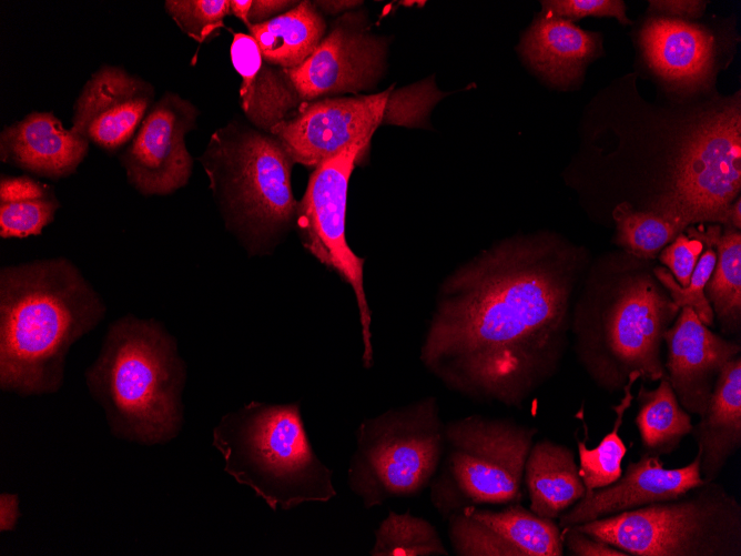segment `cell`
Segmentation results:
<instances>
[{
  "mask_svg": "<svg viewBox=\"0 0 741 556\" xmlns=\"http://www.w3.org/2000/svg\"><path fill=\"white\" fill-rule=\"evenodd\" d=\"M704 243V250L690 276L687 287H681L667 269L656 266L652 272L661 285L668 291L672 302L679 309L691 307L700 321L707 326L713 323V311L706 297L704 287L708 283L717 261V253L712 245L720 235L719 226H710L706 232L698 231Z\"/></svg>",
  "mask_w": 741,
  "mask_h": 556,
  "instance_id": "cell-31",
  "label": "cell"
},
{
  "mask_svg": "<svg viewBox=\"0 0 741 556\" xmlns=\"http://www.w3.org/2000/svg\"><path fill=\"white\" fill-rule=\"evenodd\" d=\"M639 43L649 68L681 90L707 88L714 72L713 37L701 26L669 17L648 19Z\"/></svg>",
  "mask_w": 741,
  "mask_h": 556,
  "instance_id": "cell-18",
  "label": "cell"
},
{
  "mask_svg": "<svg viewBox=\"0 0 741 556\" xmlns=\"http://www.w3.org/2000/svg\"><path fill=\"white\" fill-rule=\"evenodd\" d=\"M368 144H353L324 161L311 174L298 203L296 225L307 251L335 271L354 291L364 351V367L373 366L372 312L364 289V259L348 246L345 232L348 182L355 165L367 153Z\"/></svg>",
  "mask_w": 741,
  "mask_h": 556,
  "instance_id": "cell-11",
  "label": "cell"
},
{
  "mask_svg": "<svg viewBox=\"0 0 741 556\" xmlns=\"http://www.w3.org/2000/svg\"><path fill=\"white\" fill-rule=\"evenodd\" d=\"M598 38L571 20L541 13L525 32L520 52L546 81L568 87L582 75L595 55Z\"/></svg>",
  "mask_w": 741,
  "mask_h": 556,
  "instance_id": "cell-21",
  "label": "cell"
},
{
  "mask_svg": "<svg viewBox=\"0 0 741 556\" xmlns=\"http://www.w3.org/2000/svg\"><path fill=\"white\" fill-rule=\"evenodd\" d=\"M212 444L225 472L273 510L325 503L336 495L333 472L314 453L298 403L251 402L230 412L214 427Z\"/></svg>",
  "mask_w": 741,
  "mask_h": 556,
  "instance_id": "cell-5",
  "label": "cell"
},
{
  "mask_svg": "<svg viewBox=\"0 0 741 556\" xmlns=\"http://www.w3.org/2000/svg\"><path fill=\"white\" fill-rule=\"evenodd\" d=\"M692 434L698 444L701 477L715 481L729 458L741 447V358L721 368L708 406Z\"/></svg>",
  "mask_w": 741,
  "mask_h": 556,
  "instance_id": "cell-22",
  "label": "cell"
},
{
  "mask_svg": "<svg viewBox=\"0 0 741 556\" xmlns=\"http://www.w3.org/2000/svg\"><path fill=\"white\" fill-rule=\"evenodd\" d=\"M348 467V485L365 508L419 494L441 461L445 423L437 398L427 396L364 419Z\"/></svg>",
  "mask_w": 741,
  "mask_h": 556,
  "instance_id": "cell-9",
  "label": "cell"
},
{
  "mask_svg": "<svg viewBox=\"0 0 741 556\" xmlns=\"http://www.w3.org/2000/svg\"><path fill=\"white\" fill-rule=\"evenodd\" d=\"M200 161L226 225L252 251L295 220L294 161L273 134L232 122L211 135Z\"/></svg>",
  "mask_w": 741,
  "mask_h": 556,
  "instance_id": "cell-6",
  "label": "cell"
},
{
  "mask_svg": "<svg viewBox=\"0 0 741 556\" xmlns=\"http://www.w3.org/2000/svg\"><path fill=\"white\" fill-rule=\"evenodd\" d=\"M524 479L530 499L529 509L542 518L559 517L586 492L572 451L549 439L531 446Z\"/></svg>",
  "mask_w": 741,
  "mask_h": 556,
  "instance_id": "cell-23",
  "label": "cell"
},
{
  "mask_svg": "<svg viewBox=\"0 0 741 556\" xmlns=\"http://www.w3.org/2000/svg\"><path fill=\"white\" fill-rule=\"evenodd\" d=\"M387 41L372 32L362 12H346L298 67L285 69L302 104L374 88L382 77Z\"/></svg>",
  "mask_w": 741,
  "mask_h": 556,
  "instance_id": "cell-12",
  "label": "cell"
},
{
  "mask_svg": "<svg viewBox=\"0 0 741 556\" xmlns=\"http://www.w3.org/2000/svg\"><path fill=\"white\" fill-rule=\"evenodd\" d=\"M649 10L667 16L698 18L706 9V1L694 0H672V1H649Z\"/></svg>",
  "mask_w": 741,
  "mask_h": 556,
  "instance_id": "cell-37",
  "label": "cell"
},
{
  "mask_svg": "<svg viewBox=\"0 0 741 556\" xmlns=\"http://www.w3.org/2000/svg\"><path fill=\"white\" fill-rule=\"evenodd\" d=\"M297 3L298 1L254 0L251 2L247 14V28L252 24H258L268 21L274 17L288 11Z\"/></svg>",
  "mask_w": 741,
  "mask_h": 556,
  "instance_id": "cell-36",
  "label": "cell"
},
{
  "mask_svg": "<svg viewBox=\"0 0 741 556\" xmlns=\"http://www.w3.org/2000/svg\"><path fill=\"white\" fill-rule=\"evenodd\" d=\"M583 265L585 252L551 233L483 251L439 287L424 366L469 398L521 406L560 365Z\"/></svg>",
  "mask_w": 741,
  "mask_h": 556,
  "instance_id": "cell-1",
  "label": "cell"
},
{
  "mask_svg": "<svg viewBox=\"0 0 741 556\" xmlns=\"http://www.w3.org/2000/svg\"><path fill=\"white\" fill-rule=\"evenodd\" d=\"M372 556H448L435 526L409 512L390 510L375 530Z\"/></svg>",
  "mask_w": 741,
  "mask_h": 556,
  "instance_id": "cell-29",
  "label": "cell"
},
{
  "mask_svg": "<svg viewBox=\"0 0 741 556\" xmlns=\"http://www.w3.org/2000/svg\"><path fill=\"white\" fill-rule=\"evenodd\" d=\"M152 98L149 83L122 69L103 67L79 95L71 129L103 149L114 150L131 139Z\"/></svg>",
  "mask_w": 741,
  "mask_h": 556,
  "instance_id": "cell-17",
  "label": "cell"
},
{
  "mask_svg": "<svg viewBox=\"0 0 741 556\" xmlns=\"http://www.w3.org/2000/svg\"><path fill=\"white\" fill-rule=\"evenodd\" d=\"M617 243L640 260L653 259L683 230L662 218L619 204L613 210Z\"/></svg>",
  "mask_w": 741,
  "mask_h": 556,
  "instance_id": "cell-30",
  "label": "cell"
},
{
  "mask_svg": "<svg viewBox=\"0 0 741 556\" xmlns=\"http://www.w3.org/2000/svg\"><path fill=\"white\" fill-rule=\"evenodd\" d=\"M573 527L633 556H741V505L715 481Z\"/></svg>",
  "mask_w": 741,
  "mask_h": 556,
  "instance_id": "cell-7",
  "label": "cell"
},
{
  "mask_svg": "<svg viewBox=\"0 0 741 556\" xmlns=\"http://www.w3.org/2000/svg\"><path fill=\"white\" fill-rule=\"evenodd\" d=\"M561 538L564 547L573 556H629L628 553L590 537L573 526L561 528Z\"/></svg>",
  "mask_w": 741,
  "mask_h": 556,
  "instance_id": "cell-35",
  "label": "cell"
},
{
  "mask_svg": "<svg viewBox=\"0 0 741 556\" xmlns=\"http://www.w3.org/2000/svg\"><path fill=\"white\" fill-rule=\"evenodd\" d=\"M252 0H231V13L241 19L247 26V14Z\"/></svg>",
  "mask_w": 741,
  "mask_h": 556,
  "instance_id": "cell-40",
  "label": "cell"
},
{
  "mask_svg": "<svg viewBox=\"0 0 741 556\" xmlns=\"http://www.w3.org/2000/svg\"><path fill=\"white\" fill-rule=\"evenodd\" d=\"M88 140L67 130L52 113L34 112L1 132L0 159L47 178L73 173L88 152Z\"/></svg>",
  "mask_w": 741,
  "mask_h": 556,
  "instance_id": "cell-19",
  "label": "cell"
},
{
  "mask_svg": "<svg viewBox=\"0 0 741 556\" xmlns=\"http://www.w3.org/2000/svg\"><path fill=\"white\" fill-rule=\"evenodd\" d=\"M637 402L635 423L646 453L658 456L671 454L692 432L690 414L679 404L667 376L654 390H648L642 384Z\"/></svg>",
  "mask_w": 741,
  "mask_h": 556,
  "instance_id": "cell-25",
  "label": "cell"
},
{
  "mask_svg": "<svg viewBox=\"0 0 741 556\" xmlns=\"http://www.w3.org/2000/svg\"><path fill=\"white\" fill-rule=\"evenodd\" d=\"M602 284L589 283L571 311L577 357L602 390L623 388L631 375L646 381L667 376L661 360L663 334L681 309L636 262H620Z\"/></svg>",
  "mask_w": 741,
  "mask_h": 556,
  "instance_id": "cell-4",
  "label": "cell"
},
{
  "mask_svg": "<svg viewBox=\"0 0 741 556\" xmlns=\"http://www.w3.org/2000/svg\"><path fill=\"white\" fill-rule=\"evenodd\" d=\"M362 1H352V0H336V1H315L314 6L319 12L327 14H338L346 13L352 11L357 6L362 4Z\"/></svg>",
  "mask_w": 741,
  "mask_h": 556,
  "instance_id": "cell-39",
  "label": "cell"
},
{
  "mask_svg": "<svg viewBox=\"0 0 741 556\" xmlns=\"http://www.w3.org/2000/svg\"><path fill=\"white\" fill-rule=\"evenodd\" d=\"M538 429L514 419L470 415L445 423L444 452L430 499L445 518L468 506L519 503Z\"/></svg>",
  "mask_w": 741,
  "mask_h": 556,
  "instance_id": "cell-8",
  "label": "cell"
},
{
  "mask_svg": "<svg viewBox=\"0 0 741 556\" xmlns=\"http://www.w3.org/2000/svg\"><path fill=\"white\" fill-rule=\"evenodd\" d=\"M717 261L704 294L724 333L741 325V234L728 228L715 241Z\"/></svg>",
  "mask_w": 741,
  "mask_h": 556,
  "instance_id": "cell-27",
  "label": "cell"
},
{
  "mask_svg": "<svg viewBox=\"0 0 741 556\" xmlns=\"http://www.w3.org/2000/svg\"><path fill=\"white\" fill-rule=\"evenodd\" d=\"M230 53L242 78V109L257 129L270 133L302 102L285 69L267 63L251 34L234 33Z\"/></svg>",
  "mask_w": 741,
  "mask_h": 556,
  "instance_id": "cell-20",
  "label": "cell"
},
{
  "mask_svg": "<svg viewBox=\"0 0 741 556\" xmlns=\"http://www.w3.org/2000/svg\"><path fill=\"white\" fill-rule=\"evenodd\" d=\"M688 232L691 237L682 233L678 234L670 244L660 251L659 255L660 262L670 270L681 287H687L704 247L697 230L689 229Z\"/></svg>",
  "mask_w": 741,
  "mask_h": 556,
  "instance_id": "cell-33",
  "label": "cell"
},
{
  "mask_svg": "<svg viewBox=\"0 0 741 556\" xmlns=\"http://www.w3.org/2000/svg\"><path fill=\"white\" fill-rule=\"evenodd\" d=\"M165 8L180 29L199 42L223 27L231 13L227 0H169Z\"/></svg>",
  "mask_w": 741,
  "mask_h": 556,
  "instance_id": "cell-32",
  "label": "cell"
},
{
  "mask_svg": "<svg viewBox=\"0 0 741 556\" xmlns=\"http://www.w3.org/2000/svg\"><path fill=\"white\" fill-rule=\"evenodd\" d=\"M663 341L664 368L679 404L702 416L721 368L739 355L740 345L713 333L689 306L681 307Z\"/></svg>",
  "mask_w": 741,
  "mask_h": 556,
  "instance_id": "cell-16",
  "label": "cell"
},
{
  "mask_svg": "<svg viewBox=\"0 0 741 556\" xmlns=\"http://www.w3.org/2000/svg\"><path fill=\"white\" fill-rule=\"evenodd\" d=\"M196 117V108L174 93L164 94L149 112L121 158L129 182L139 192L164 195L187 183L193 160L185 134Z\"/></svg>",
  "mask_w": 741,
  "mask_h": 556,
  "instance_id": "cell-13",
  "label": "cell"
},
{
  "mask_svg": "<svg viewBox=\"0 0 741 556\" xmlns=\"http://www.w3.org/2000/svg\"><path fill=\"white\" fill-rule=\"evenodd\" d=\"M448 538L458 556H561V528L519 503L500 510L468 506L448 518Z\"/></svg>",
  "mask_w": 741,
  "mask_h": 556,
  "instance_id": "cell-14",
  "label": "cell"
},
{
  "mask_svg": "<svg viewBox=\"0 0 741 556\" xmlns=\"http://www.w3.org/2000/svg\"><path fill=\"white\" fill-rule=\"evenodd\" d=\"M19 498L16 494L2 493L0 495V530H12L18 522Z\"/></svg>",
  "mask_w": 741,
  "mask_h": 556,
  "instance_id": "cell-38",
  "label": "cell"
},
{
  "mask_svg": "<svg viewBox=\"0 0 741 556\" xmlns=\"http://www.w3.org/2000/svg\"><path fill=\"white\" fill-rule=\"evenodd\" d=\"M52 189L29 176H2L0 181V236L38 235L59 208Z\"/></svg>",
  "mask_w": 741,
  "mask_h": 556,
  "instance_id": "cell-26",
  "label": "cell"
},
{
  "mask_svg": "<svg viewBox=\"0 0 741 556\" xmlns=\"http://www.w3.org/2000/svg\"><path fill=\"white\" fill-rule=\"evenodd\" d=\"M441 94L432 83L375 94L305 102L270 131L294 163L316 168L353 144H368L382 124L416 125Z\"/></svg>",
  "mask_w": 741,
  "mask_h": 556,
  "instance_id": "cell-10",
  "label": "cell"
},
{
  "mask_svg": "<svg viewBox=\"0 0 741 556\" xmlns=\"http://www.w3.org/2000/svg\"><path fill=\"white\" fill-rule=\"evenodd\" d=\"M541 13L578 20L583 17H613L621 23L631 21L626 16V4L619 0H549L541 1Z\"/></svg>",
  "mask_w": 741,
  "mask_h": 556,
  "instance_id": "cell-34",
  "label": "cell"
},
{
  "mask_svg": "<svg viewBox=\"0 0 741 556\" xmlns=\"http://www.w3.org/2000/svg\"><path fill=\"white\" fill-rule=\"evenodd\" d=\"M638 378L637 375L630 376L623 387L625 395L620 403L611 406L616 413L613 427L596 447L588 448L585 439L577 438L579 474L586 492L608 486L622 474L621 461L627 447L619 435V429L623 423L625 412L631 406L633 400L631 387Z\"/></svg>",
  "mask_w": 741,
  "mask_h": 556,
  "instance_id": "cell-28",
  "label": "cell"
},
{
  "mask_svg": "<svg viewBox=\"0 0 741 556\" xmlns=\"http://www.w3.org/2000/svg\"><path fill=\"white\" fill-rule=\"evenodd\" d=\"M105 313L101 295L65 257L1 267V390L21 396L57 393L71 346Z\"/></svg>",
  "mask_w": 741,
  "mask_h": 556,
  "instance_id": "cell-2",
  "label": "cell"
},
{
  "mask_svg": "<svg viewBox=\"0 0 741 556\" xmlns=\"http://www.w3.org/2000/svg\"><path fill=\"white\" fill-rule=\"evenodd\" d=\"M700 463L699 451L689 464L678 468H664L658 455L644 453L638 462H630L625 474L612 484L585 492L559 516V527L677 498L706 482L701 477Z\"/></svg>",
  "mask_w": 741,
  "mask_h": 556,
  "instance_id": "cell-15",
  "label": "cell"
},
{
  "mask_svg": "<svg viewBox=\"0 0 741 556\" xmlns=\"http://www.w3.org/2000/svg\"><path fill=\"white\" fill-rule=\"evenodd\" d=\"M326 24L314 3L301 1L273 19L248 27L263 59L283 69L301 65L325 37Z\"/></svg>",
  "mask_w": 741,
  "mask_h": 556,
  "instance_id": "cell-24",
  "label": "cell"
},
{
  "mask_svg": "<svg viewBox=\"0 0 741 556\" xmlns=\"http://www.w3.org/2000/svg\"><path fill=\"white\" fill-rule=\"evenodd\" d=\"M84 378L115 437L156 445L182 429L186 367L161 322L131 314L112 322Z\"/></svg>",
  "mask_w": 741,
  "mask_h": 556,
  "instance_id": "cell-3",
  "label": "cell"
}]
</instances>
